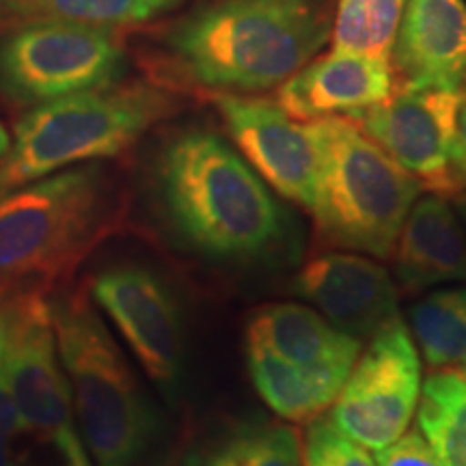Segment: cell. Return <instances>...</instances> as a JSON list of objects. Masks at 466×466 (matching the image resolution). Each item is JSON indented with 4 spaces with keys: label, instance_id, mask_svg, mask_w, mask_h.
<instances>
[{
    "label": "cell",
    "instance_id": "obj_1",
    "mask_svg": "<svg viewBox=\"0 0 466 466\" xmlns=\"http://www.w3.org/2000/svg\"><path fill=\"white\" fill-rule=\"evenodd\" d=\"M156 188L171 229L208 259L253 264L270 259L288 240L283 208L212 130L175 134L158 156Z\"/></svg>",
    "mask_w": 466,
    "mask_h": 466
},
{
    "label": "cell",
    "instance_id": "obj_2",
    "mask_svg": "<svg viewBox=\"0 0 466 466\" xmlns=\"http://www.w3.org/2000/svg\"><path fill=\"white\" fill-rule=\"evenodd\" d=\"M330 31L329 0H214L168 31L167 50L188 83L250 96L281 86Z\"/></svg>",
    "mask_w": 466,
    "mask_h": 466
},
{
    "label": "cell",
    "instance_id": "obj_3",
    "mask_svg": "<svg viewBox=\"0 0 466 466\" xmlns=\"http://www.w3.org/2000/svg\"><path fill=\"white\" fill-rule=\"evenodd\" d=\"M56 352L78 432L97 466H137L158 434V415L85 291L50 299Z\"/></svg>",
    "mask_w": 466,
    "mask_h": 466
},
{
    "label": "cell",
    "instance_id": "obj_4",
    "mask_svg": "<svg viewBox=\"0 0 466 466\" xmlns=\"http://www.w3.org/2000/svg\"><path fill=\"white\" fill-rule=\"evenodd\" d=\"M318 141L316 195L309 212L333 248L393 258L400 229L421 184L384 154L350 116L309 121Z\"/></svg>",
    "mask_w": 466,
    "mask_h": 466
},
{
    "label": "cell",
    "instance_id": "obj_5",
    "mask_svg": "<svg viewBox=\"0 0 466 466\" xmlns=\"http://www.w3.org/2000/svg\"><path fill=\"white\" fill-rule=\"evenodd\" d=\"M171 110V96L149 85H110L37 104L15 124L0 160V190L113 158Z\"/></svg>",
    "mask_w": 466,
    "mask_h": 466
},
{
    "label": "cell",
    "instance_id": "obj_6",
    "mask_svg": "<svg viewBox=\"0 0 466 466\" xmlns=\"http://www.w3.org/2000/svg\"><path fill=\"white\" fill-rule=\"evenodd\" d=\"M102 167H72L0 190V277L69 275L116 227Z\"/></svg>",
    "mask_w": 466,
    "mask_h": 466
},
{
    "label": "cell",
    "instance_id": "obj_7",
    "mask_svg": "<svg viewBox=\"0 0 466 466\" xmlns=\"http://www.w3.org/2000/svg\"><path fill=\"white\" fill-rule=\"evenodd\" d=\"M0 357L17 415L15 466H91L44 288L9 291L0 305Z\"/></svg>",
    "mask_w": 466,
    "mask_h": 466
},
{
    "label": "cell",
    "instance_id": "obj_8",
    "mask_svg": "<svg viewBox=\"0 0 466 466\" xmlns=\"http://www.w3.org/2000/svg\"><path fill=\"white\" fill-rule=\"evenodd\" d=\"M126 55L110 28L39 17L0 42V93L44 104L119 83Z\"/></svg>",
    "mask_w": 466,
    "mask_h": 466
},
{
    "label": "cell",
    "instance_id": "obj_9",
    "mask_svg": "<svg viewBox=\"0 0 466 466\" xmlns=\"http://www.w3.org/2000/svg\"><path fill=\"white\" fill-rule=\"evenodd\" d=\"M421 395V360L401 318L371 337L333 401L330 419L367 450H382L406 432Z\"/></svg>",
    "mask_w": 466,
    "mask_h": 466
},
{
    "label": "cell",
    "instance_id": "obj_10",
    "mask_svg": "<svg viewBox=\"0 0 466 466\" xmlns=\"http://www.w3.org/2000/svg\"><path fill=\"white\" fill-rule=\"evenodd\" d=\"M96 307L106 313L127 348L162 391L173 393L184 371V319L171 288L151 268L126 264L91 281Z\"/></svg>",
    "mask_w": 466,
    "mask_h": 466
},
{
    "label": "cell",
    "instance_id": "obj_11",
    "mask_svg": "<svg viewBox=\"0 0 466 466\" xmlns=\"http://www.w3.org/2000/svg\"><path fill=\"white\" fill-rule=\"evenodd\" d=\"M458 91L436 86H395L387 100L350 115L367 137L412 175L423 190L456 197L450 154Z\"/></svg>",
    "mask_w": 466,
    "mask_h": 466
},
{
    "label": "cell",
    "instance_id": "obj_12",
    "mask_svg": "<svg viewBox=\"0 0 466 466\" xmlns=\"http://www.w3.org/2000/svg\"><path fill=\"white\" fill-rule=\"evenodd\" d=\"M214 102L255 173L285 199L311 209L319 162L311 124H300L281 104L266 97L218 93Z\"/></svg>",
    "mask_w": 466,
    "mask_h": 466
},
{
    "label": "cell",
    "instance_id": "obj_13",
    "mask_svg": "<svg viewBox=\"0 0 466 466\" xmlns=\"http://www.w3.org/2000/svg\"><path fill=\"white\" fill-rule=\"evenodd\" d=\"M296 291L359 341H370L400 318L398 285L380 264L363 255L339 250L316 255L296 277Z\"/></svg>",
    "mask_w": 466,
    "mask_h": 466
},
{
    "label": "cell",
    "instance_id": "obj_14",
    "mask_svg": "<svg viewBox=\"0 0 466 466\" xmlns=\"http://www.w3.org/2000/svg\"><path fill=\"white\" fill-rule=\"evenodd\" d=\"M391 69L395 86L458 91L466 78V0H406Z\"/></svg>",
    "mask_w": 466,
    "mask_h": 466
},
{
    "label": "cell",
    "instance_id": "obj_15",
    "mask_svg": "<svg viewBox=\"0 0 466 466\" xmlns=\"http://www.w3.org/2000/svg\"><path fill=\"white\" fill-rule=\"evenodd\" d=\"M395 89L391 61L350 52L316 56L279 89V104L299 121L350 116L380 104Z\"/></svg>",
    "mask_w": 466,
    "mask_h": 466
},
{
    "label": "cell",
    "instance_id": "obj_16",
    "mask_svg": "<svg viewBox=\"0 0 466 466\" xmlns=\"http://www.w3.org/2000/svg\"><path fill=\"white\" fill-rule=\"evenodd\" d=\"M247 341H258L305 374L341 391L363 341L354 339L313 309L277 302L259 307L248 319Z\"/></svg>",
    "mask_w": 466,
    "mask_h": 466
},
{
    "label": "cell",
    "instance_id": "obj_17",
    "mask_svg": "<svg viewBox=\"0 0 466 466\" xmlns=\"http://www.w3.org/2000/svg\"><path fill=\"white\" fill-rule=\"evenodd\" d=\"M393 253L395 285L404 294L466 281V233L447 197L430 192L415 201Z\"/></svg>",
    "mask_w": 466,
    "mask_h": 466
},
{
    "label": "cell",
    "instance_id": "obj_18",
    "mask_svg": "<svg viewBox=\"0 0 466 466\" xmlns=\"http://www.w3.org/2000/svg\"><path fill=\"white\" fill-rule=\"evenodd\" d=\"M248 376L261 400L275 415L294 423H309L324 415L339 395L333 384L305 374L258 341H247Z\"/></svg>",
    "mask_w": 466,
    "mask_h": 466
},
{
    "label": "cell",
    "instance_id": "obj_19",
    "mask_svg": "<svg viewBox=\"0 0 466 466\" xmlns=\"http://www.w3.org/2000/svg\"><path fill=\"white\" fill-rule=\"evenodd\" d=\"M294 428L275 421H242L201 445L184 466H300Z\"/></svg>",
    "mask_w": 466,
    "mask_h": 466
},
{
    "label": "cell",
    "instance_id": "obj_20",
    "mask_svg": "<svg viewBox=\"0 0 466 466\" xmlns=\"http://www.w3.org/2000/svg\"><path fill=\"white\" fill-rule=\"evenodd\" d=\"M417 408V428L442 466H466V365L430 371Z\"/></svg>",
    "mask_w": 466,
    "mask_h": 466
},
{
    "label": "cell",
    "instance_id": "obj_21",
    "mask_svg": "<svg viewBox=\"0 0 466 466\" xmlns=\"http://www.w3.org/2000/svg\"><path fill=\"white\" fill-rule=\"evenodd\" d=\"M410 326L430 371L466 365V288L434 291L415 302Z\"/></svg>",
    "mask_w": 466,
    "mask_h": 466
},
{
    "label": "cell",
    "instance_id": "obj_22",
    "mask_svg": "<svg viewBox=\"0 0 466 466\" xmlns=\"http://www.w3.org/2000/svg\"><path fill=\"white\" fill-rule=\"evenodd\" d=\"M406 0H339L333 20V50L391 61Z\"/></svg>",
    "mask_w": 466,
    "mask_h": 466
},
{
    "label": "cell",
    "instance_id": "obj_23",
    "mask_svg": "<svg viewBox=\"0 0 466 466\" xmlns=\"http://www.w3.org/2000/svg\"><path fill=\"white\" fill-rule=\"evenodd\" d=\"M28 14L115 28L143 25L177 9L186 0H20Z\"/></svg>",
    "mask_w": 466,
    "mask_h": 466
},
{
    "label": "cell",
    "instance_id": "obj_24",
    "mask_svg": "<svg viewBox=\"0 0 466 466\" xmlns=\"http://www.w3.org/2000/svg\"><path fill=\"white\" fill-rule=\"evenodd\" d=\"M302 466H376L367 447L352 441L333 423V419L319 415L309 421Z\"/></svg>",
    "mask_w": 466,
    "mask_h": 466
},
{
    "label": "cell",
    "instance_id": "obj_25",
    "mask_svg": "<svg viewBox=\"0 0 466 466\" xmlns=\"http://www.w3.org/2000/svg\"><path fill=\"white\" fill-rule=\"evenodd\" d=\"M376 466H442L439 453L419 428L406 430L398 441L376 451Z\"/></svg>",
    "mask_w": 466,
    "mask_h": 466
},
{
    "label": "cell",
    "instance_id": "obj_26",
    "mask_svg": "<svg viewBox=\"0 0 466 466\" xmlns=\"http://www.w3.org/2000/svg\"><path fill=\"white\" fill-rule=\"evenodd\" d=\"M17 415L14 395H11L7 371L0 357V466H15L17 445Z\"/></svg>",
    "mask_w": 466,
    "mask_h": 466
},
{
    "label": "cell",
    "instance_id": "obj_27",
    "mask_svg": "<svg viewBox=\"0 0 466 466\" xmlns=\"http://www.w3.org/2000/svg\"><path fill=\"white\" fill-rule=\"evenodd\" d=\"M450 175L456 197L466 192V78L458 93L456 127H453V141L450 154Z\"/></svg>",
    "mask_w": 466,
    "mask_h": 466
},
{
    "label": "cell",
    "instance_id": "obj_28",
    "mask_svg": "<svg viewBox=\"0 0 466 466\" xmlns=\"http://www.w3.org/2000/svg\"><path fill=\"white\" fill-rule=\"evenodd\" d=\"M9 145H11V137H9L7 127L0 124V160H3L5 154L9 151Z\"/></svg>",
    "mask_w": 466,
    "mask_h": 466
},
{
    "label": "cell",
    "instance_id": "obj_29",
    "mask_svg": "<svg viewBox=\"0 0 466 466\" xmlns=\"http://www.w3.org/2000/svg\"><path fill=\"white\" fill-rule=\"evenodd\" d=\"M11 291V279L7 277H0V305H3L5 296H7Z\"/></svg>",
    "mask_w": 466,
    "mask_h": 466
},
{
    "label": "cell",
    "instance_id": "obj_30",
    "mask_svg": "<svg viewBox=\"0 0 466 466\" xmlns=\"http://www.w3.org/2000/svg\"><path fill=\"white\" fill-rule=\"evenodd\" d=\"M458 209H460V217H462V220L466 223V192L458 195Z\"/></svg>",
    "mask_w": 466,
    "mask_h": 466
}]
</instances>
